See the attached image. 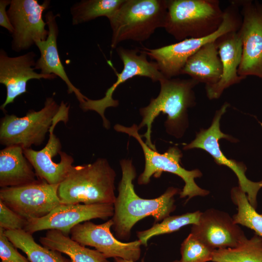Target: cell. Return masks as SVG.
Returning <instances> with one entry per match:
<instances>
[{"mask_svg": "<svg viewBox=\"0 0 262 262\" xmlns=\"http://www.w3.org/2000/svg\"><path fill=\"white\" fill-rule=\"evenodd\" d=\"M120 164L122 177L118 185V195L114 203L112 228L119 240H128L133 227L140 220L151 216L155 223L162 221L170 215L176 208L175 196L181 190L169 187L160 196L145 199L136 193L133 181L136 171L132 161L123 159Z\"/></svg>", "mask_w": 262, "mask_h": 262, "instance_id": "cell-1", "label": "cell"}, {"mask_svg": "<svg viewBox=\"0 0 262 262\" xmlns=\"http://www.w3.org/2000/svg\"><path fill=\"white\" fill-rule=\"evenodd\" d=\"M159 82L161 88L158 96L152 98L148 105L139 110L142 121L138 126L139 130L146 126V132L141 136L146 138V144L155 150L156 147L151 140L154 120L161 113L166 115V132L177 138L181 137L188 126V109L196 104L193 88L199 83L192 78L164 77Z\"/></svg>", "mask_w": 262, "mask_h": 262, "instance_id": "cell-2", "label": "cell"}, {"mask_svg": "<svg viewBox=\"0 0 262 262\" xmlns=\"http://www.w3.org/2000/svg\"><path fill=\"white\" fill-rule=\"evenodd\" d=\"M116 173L108 161L73 166L59 185L61 204H112L115 202Z\"/></svg>", "mask_w": 262, "mask_h": 262, "instance_id": "cell-3", "label": "cell"}, {"mask_svg": "<svg viewBox=\"0 0 262 262\" xmlns=\"http://www.w3.org/2000/svg\"><path fill=\"white\" fill-rule=\"evenodd\" d=\"M69 106H59L53 97L47 98L39 111L29 110L25 116L6 114L0 119V143L5 147L18 146L23 149L41 145L53 123L68 119Z\"/></svg>", "mask_w": 262, "mask_h": 262, "instance_id": "cell-4", "label": "cell"}, {"mask_svg": "<svg viewBox=\"0 0 262 262\" xmlns=\"http://www.w3.org/2000/svg\"><path fill=\"white\" fill-rule=\"evenodd\" d=\"M223 19L224 10L218 0H167L163 28L180 41L213 34Z\"/></svg>", "mask_w": 262, "mask_h": 262, "instance_id": "cell-5", "label": "cell"}, {"mask_svg": "<svg viewBox=\"0 0 262 262\" xmlns=\"http://www.w3.org/2000/svg\"><path fill=\"white\" fill-rule=\"evenodd\" d=\"M167 0H124L109 19L112 30V49L126 40L143 42L163 28Z\"/></svg>", "mask_w": 262, "mask_h": 262, "instance_id": "cell-6", "label": "cell"}, {"mask_svg": "<svg viewBox=\"0 0 262 262\" xmlns=\"http://www.w3.org/2000/svg\"><path fill=\"white\" fill-rule=\"evenodd\" d=\"M114 129L134 137L142 147L145 164L143 172L138 178V184L147 185L149 183L151 177L159 178L163 172H167L178 176L184 181V186L180 194V197H187L186 202L194 197L205 196L209 194V191L200 188L195 182V179L202 176L201 172L198 169L186 170L180 164L182 154L177 147H170L165 152L160 153L157 150L151 149L143 141L136 124H134L131 127L116 124Z\"/></svg>", "mask_w": 262, "mask_h": 262, "instance_id": "cell-7", "label": "cell"}, {"mask_svg": "<svg viewBox=\"0 0 262 262\" xmlns=\"http://www.w3.org/2000/svg\"><path fill=\"white\" fill-rule=\"evenodd\" d=\"M242 17L239 6L232 1L224 10L223 21L213 34L202 38H190L177 43L156 49L142 48L141 49L154 60L164 76L168 79L181 74L189 58L206 44L215 41L222 35L238 31Z\"/></svg>", "mask_w": 262, "mask_h": 262, "instance_id": "cell-8", "label": "cell"}, {"mask_svg": "<svg viewBox=\"0 0 262 262\" xmlns=\"http://www.w3.org/2000/svg\"><path fill=\"white\" fill-rule=\"evenodd\" d=\"M229 103L225 102L217 110L213 117L211 126L207 129H201L196 134L195 139L183 147L184 150L201 148L209 153L219 165H224L231 169L237 176L239 187L246 193L250 204L256 209L257 197L259 191L262 188V180L254 182L248 180L245 174L246 167L242 163L227 158L220 148V139H226L231 142H236V139L223 133L220 128L221 117L226 112Z\"/></svg>", "mask_w": 262, "mask_h": 262, "instance_id": "cell-9", "label": "cell"}, {"mask_svg": "<svg viewBox=\"0 0 262 262\" xmlns=\"http://www.w3.org/2000/svg\"><path fill=\"white\" fill-rule=\"evenodd\" d=\"M116 50L123 64V68L119 73L115 72V82L107 89L102 98L95 100L87 98L80 104L83 111L92 110L97 112L102 118L103 127L107 129H109L110 123L105 117L104 112L107 108L116 107L119 105L118 100L113 98V93L119 85L135 76L147 77L153 82H159L164 78L157 64L149 61L147 56L143 51L122 47H117Z\"/></svg>", "mask_w": 262, "mask_h": 262, "instance_id": "cell-10", "label": "cell"}, {"mask_svg": "<svg viewBox=\"0 0 262 262\" xmlns=\"http://www.w3.org/2000/svg\"><path fill=\"white\" fill-rule=\"evenodd\" d=\"M58 186L38 179L22 186L1 188L0 200L27 220L40 218L61 204Z\"/></svg>", "mask_w": 262, "mask_h": 262, "instance_id": "cell-11", "label": "cell"}, {"mask_svg": "<svg viewBox=\"0 0 262 262\" xmlns=\"http://www.w3.org/2000/svg\"><path fill=\"white\" fill-rule=\"evenodd\" d=\"M50 3L49 0L41 4L37 0H11L7 13L14 29L11 34L13 50L19 52L28 50L36 42L47 39L49 31L43 14Z\"/></svg>", "mask_w": 262, "mask_h": 262, "instance_id": "cell-12", "label": "cell"}, {"mask_svg": "<svg viewBox=\"0 0 262 262\" xmlns=\"http://www.w3.org/2000/svg\"><path fill=\"white\" fill-rule=\"evenodd\" d=\"M233 2L242 7V21L238 32L243 48L238 74L262 79V3L250 0Z\"/></svg>", "mask_w": 262, "mask_h": 262, "instance_id": "cell-13", "label": "cell"}, {"mask_svg": "<svg viewBox=\"0 0 262 262\" xmlns=\"http://www.w3.org/2000/svg\"><path fill=\"white\" fill-rule=\"evenodd\" d=\"M113 225L112 219L101 224L85 221L71 229L70 237L82 245L95 247L106 258H120L136 262L141 256V242H121L111 231Z\"/></svg>", "mask_w": 262, "mask_h": 262, "instance_id": "cell-14", "label": "cell"}, {"mask_svg": "<svg viewBox=\"0 0 262 262\" xmlns=\"http://www.w3.org/2000/svg\"><path fill=\"white\" fill-rule=\"evenodd\" d=\"M114 213L112 204H60L47 215L28 220L24 230L33 234L40 230L56 229L68 235L79 224L93 219L106 220Z\"/></svg>", "mask_w": 262, "mask_h": 262, "instance_id": "cell-15", "label": "cell"}, {"mask_svg": "<svg viewBox=\"0 0 262 262\" xmlns=\"http://www.w3.org/2000/svg\"><path fill=\"white\" fill-rule=\"evenodd\" d=\"M190 233L214 249L236 247L246 237L228 213L213 208L201 212Z\"/></svg>", "mask_w": 262, "mask_h": 262, "instance_id": "cell-16", "label": "cell"}, {"mask_svg": "<svg viewBox=\"0 0 262 262\" xmlns=\"http://www.w3.org/2000/svg\"><path fill=\"white\" fill-rule=\"evenodd\" d=\"M36 54L31 51L24 54L11 57L2 49L0 50V83L6 89V97L0 109L3 112L6 106L27 92V84L33 79L52 80L57 77L54 74L37 73L34 66Z\"/></svg>", "mask_w": 262, "mask_h": 262, "instance_id": "cell-17", "label": "cell"}, {"mask_svg": "<svg viewBox=\"0 0 262 262\" xmlns=\"http://www.w3.org/2000/svg\"><path fill=\"white\" fill-rule=\"evenodd\" d=\"M59 122L53 123L49 131V140L42 149H23L24 155L32 165L37 178L54 185H59L63 181L74 162L71 155L61 151L60 140L54 133V129Z\"/></svg>", "mask_w": 262, "mask_h": 262, "instance_id": "cell-18", "label": "cell"}, {"mask_svg": "<svg viewBox=\"0 0 262 262\" xmlns=\"http://www.w3.org/2000/svg\"><path fill=\"white\" fill-rule=\"evenodd\" d=\"M59 16V14H54L52 11H48L45 16L49 34L45 40L38 41L35 43L40 55L36 61L34 68L35 70H40L42 74H54L60 77L66 84L67 93H74L81 104L87 98L70 81L59 54L57 47L59 28L57 18Z\"/></svg>", "mask_w": 262, "mask_h": 262, "instance_id": "cell-19", "label": "cell"}, {"mask_svg": "<svg viewBox=\"0 0 262 262\" xmlns=\"http://www.w3.org/2000/svg\"><path fill=\"white\" fill-rule=\"evenodd\" d=\"M215 41L222 63V74L217 83L205 86L207 96L210 99L218 98L224 90L246 78L238 74L243 48L238 31L227 33Z\"/></svg>", "mask_w": 262, "mask_h": 262, "instance_id": "cell-20", "label": "cell"}, {"mask_svg": "<svg viewBox=\"0 0 262 262\" xmlns=\"http://www.w3.org/2000/svg\"><path fill=\"white\" fill-rule=\"evenodd\" d=\"M34 169L18 146L5 147L0 151V186H19L36 181Z\"/></svg>", "mask_w": 262, "mask_h": 262, "instance_id": "cell-21", "label": "cell"}, {"mask_svg": "<svg viewBox=\"0 0 262 262\" xmlns=\"http://www.w3.org/2000/svg\"><path fill=\"white\" fill-rule=\"evenodd\" d=\"M215 41L206 44L190 56L181 74H187L206 85L217 83L222 74V65Z\"/></svg>", "mask_w": 262, "mask_h": 262, "instance_id": "cell-22", "label": "cell"}, {"mask_svg": "<svg viewBox=\"0 0 262 262\" xmlns=\"http://www.w3.org/2000/svg\"><path fill=\"white\" fill-rule=\"evenodd\" d=\"M39 242L46 248L67 255L71 262H110L98 250L86 247L58 230H48Z\"/></svg>", "mask_w": 262, "mask_h": 262, "instance_id": "cell-23", "label": "cell"}, {"mask_svg": "<svg viewBox=\"0 0 262 262\" xmlns=\"http://www.w3.org/2000/svg\"><path fill=\"white\" fill-rule=\"evenodd\" d=\"M4 232L12 244L26 254L30 262H71L61 252L36 243L32 234L24 229Z\"/></svg>", "mask_w": 262, "mask_h": 262, "instance_id": "cell-24", "label": "cell"}, {"mask_svg": "<svg viewBox=\"0 0 262 262\" xmlns=\"http://www.w3.org/2000/svg\"><path fill=\"white\" fill-rule=\"evenodd\" d=\"M124 0H82L75 3L70 9L73 25L89 22L98 17L109 19Z\"/></svg>", "mask_w": 262, "mask_h": 262, "instance_id": "cell-25", "label": "cell"}, {"mask_svg": "<svg viewBox=\"0 0 262 262\" xmlns=\"http://www.w3.org/2000/svg\"><path fill=\"white\" fill-rule=\"evenodd\" d=\"M213 262H262V238L255 234L236 247L214 249Z\"/></svg>", "mask_w": 262, "mask_h": 262, "instance_id": "cell-26", "label": "cell"}, {"mask_svg": "<svg viewBox=\"0 0 262 262\" xmlns=\"http://www.w3.org/2000/svg\"><path fill=\"white\" fill-rule=\"evenodd\" d=\"M230 197L237 207V213L232 216L234 223L254 230L262 238V214L250 204L246 193L239 186L234 187L230 191Z\"/></svg>", "mask_w": 262, "mask_h": 262, "instance_id": "cell-27", "label": "cell"}, {"mask_svg": "<svg viewBox=\"0 0 262 262\" xmlns=\"http://www.w3.org/2000/svg\"><path fill=\"white\" fill-rule=\"evenodd\" d=\"M201 212L197 211L179 215L168 216L161 222L155 223L148 229L137 232V236L142 245L147 246L152 237L171 233L179 230L184 226L198 223Z\"/></svg>", "mask_w": 262, "mask_h": 262, "instance_id": "cell-28", "label": "cell"}, {"mask_svg": "<svg viewBox=\"0 0 262 262\" xmlns=\"http://www.w3.org/2000/svg\"><path fill=\"white\" fill-rule=\"evenodd\" d=\"M214 249L206 246L190 233L180 246V262L212 261Z\"/></svg>", "mask_w": 262, "mask_h": 262, "instance_id": "cell-29", "label": "cell"}, {"mask_svg": "<svg viewBox=\"0 0 262 262\" xmlns=\"http://www.w3.org/2000/svg\"><path fill=\"white\" fill-rule=\"evenodd\" d=\"M28 222L0 200V228L4 230L24 229Z\"/></svg>", "mask_w": 262, "mask_h": 262, "instance_id": "cell-30", "label": "cell"}, {"mask_svg": "<svg viewBox=\"0 0 262 262\" xmlns=\"http://www.w3.org/2000/svg\"><path fill=\"white\" fill-rule=\"evenodd\" d=\"M9 240L4 230L0 228V258L1 262H30L17 250Z\"/></svg>", "mask_w": 262, "mask_h": 262, "instance_id": "cell-31", "label": "cell"}, {"mask_svg": "<svg viewBox=\"0 0 262 262\" xmlns=\"http://www.w3.org/2000/svg\"><path fill=\"white\" fill-rule=\"evenodd\" d=\"M11 2V0H0V26L7 29L12 34L14 29L6 10V7L10 5Z\"/></svg>", "mask_w": 262, "mask_h": 262, "instance_id": "cell-32", "label": "cell"}, {"mask_svg": "<svg viewBox=\"0 0 262 262\" xmlns=\"http://www.w3.org/2000/svg\"><path fill=\"white\" fill-rule=\"evenodd\" d=\"M114 259V262H135L132 261L125 260V259H121L120 258H115ZM173 262H180V261L178 260H175L173 261Z\"/></svg>", "mask_w": 262, "mask_h": 262, "instance_id": "cell-33", "label": "cell"}, {"mask_svg": "<svg viewBox=\"0 0 262 262\" xmlns=\"http://www.w3.org/2000/svg\"></svg>", "mask_w": 262, "mask_h": 262, "instance_id": "cell-34", "label": "cell"}]
</instances>
